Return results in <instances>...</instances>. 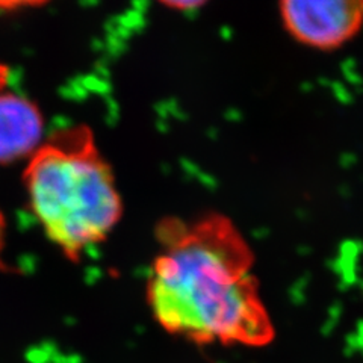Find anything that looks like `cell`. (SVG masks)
<instances>
[{
  "label": "cell",
  "mask_w": 363,
  "mask_h": 363,
  "mask_svg": "<svg viewBox=\"0 0 363 363\" xmlns=\"http://www.w3.org/2000/svg\"><path fill=\"white\" fill-rule=\"evenodd\" d=\"M156 240L145 300L168 335L196 345L264 347L274 339L255 255L230 218H165Z\"/></svg>",
  "instance_id": "6da1fadb"
},
{
  "label": "cell",
  "mask_w": 363,
  "mask_h": 363,
  "mask_svg": "<svg viewBox=\"0 0 363 363\" xmlns=\"http://www.w3.org/2000/svg\"><path fill=\"white\" fill-rule=\"evenodd\" d=\"M162 5L177 11H192L203 6L208 0H159Z\"/></svg>",
  "instance_id": "5b68a950"
},
{
  "label": "cell",
  "mask_w": 363,
  "mask_h": 363,
  "mask_svg": "<svg viewBox=\"0 0 363 363\" xmlns=\"http://www.w3.org/2000/svg\"><path fill=\"white\" fill-rule=\"evenodd\" d=\"M48 2V0H0V9L4 11H14L21 8L38 6Z\"/></svg>",
  "instance_id": "8992f818"
},
{
  "label": "cell",
  "mask_w": 363,
  "mask_h": 363,
  "mask_svg": "<svg viewBox=\"0 0 363 363\" xmlns=\"http://www.w3.org/2000/svg\"><path fill=\"white\" fill-rule=\"evenodd\" d=\"M23 185L44 235L72 262L104 242L121 220L112 168L84 124L44 140L28 159Z\"/></svg>",
  "instance_id": "7a4b0ae2"
},
{
  "label": "cell",
  "mask_w": 363,
  "mask_h": 363,
  "mask_svg": "<svg viewBox=\"0 0 363 363\" xmlns=\"http://www.w3.org/2000/svg\"><path fill=\"white\" fill-rule=\"evenodd\" d=\"M9 77H11L9 68L4 62H0V93H2L4 89H6L9 84Z\"/></svg>",
  "instance_id": "ba28073f"
},
{
  "label": "cell",
  "mask_w": 363,
  "mask_h": 363,
  "mask_svg": "<svg viewBox=\"0 0 363 363\" xmlns=\"http://www.w3.org/2000/svg\"><path fill=\"white\" fill-rule=\"evenodd\" d=\"M5 244H6V220L4 217L2 211H0V269L6 267L4 262Z\"/></svg>",
  "instance_id": "52a82bcc"
},
{
  "label": "cell",
  "mask_w": 363,
  "mask_h": 363,
  "mask_svg": "<svg viewBox=\"0 0 363 363\" xmlns=\"http://www.w3.org/2000/svg\"><path fill=\"white\" fill-rule=\"evenodd\" d=\"M281 25L304 48L330 52L363 28V0H279Z\"/></svg>",
  "instance_id": "3957f363"
},
{
  "label": "cell",
  "mask_w": 363,
  "mask_h": 363,
  "mask_svg": "<svg viewBox=\"0 0 363 363\" xmlns=\"http://www.w3.org/2000/svg\"><path fill=\"white\" fill-rule=\"evenodd\" d=\"M44 118L40 108L25 96L0 93V164L29 159L43 144Z\"/></svg>",
  "instance_id": "277c9868"
}]
</instances>
